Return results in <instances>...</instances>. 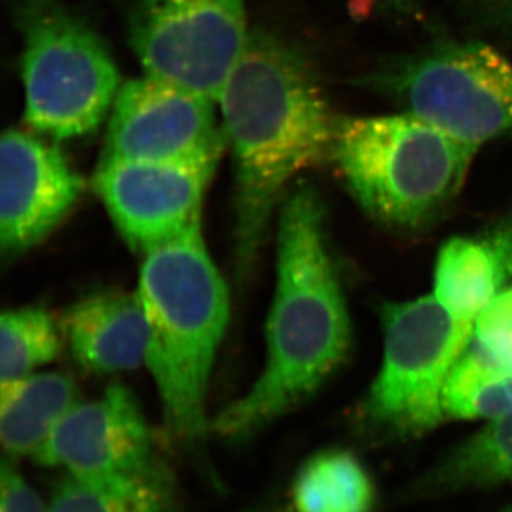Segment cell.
<instances>
[{
	"label": "cell",
	"instance_id": "6da1fadb",
	"mask_svg": "<svg viewBox=\"0 0 512 512\" xmlns=\"http://www.w3.org/2000/svg\"><path fill=\"white\" fill-rule=\"evenodd\" d=\"M217 104L234 163L235 262L245 279L289 184L332 157L338 116L301 47L265 29L251 30Z\"/></svg>",
	"mask_w": 512,
	"mask_h": 512
},
{
	"label": "cell",
	"instance_id": "7a4b0ae2",
	"mask_svg": "<svg viewBox=\"0 0 512 512\" xmlns=\"http://www.w3.org/2000/svg\"><path fill=\"white\" fill-rule=\"evenodd\" d=\"M325 228L318 191L306 183L289 188L279 208L265 366L248 392L211 420L221 439L247 441L298 409L348 356V306Z\"/></svg>",
	"mask_w": 512,
	"mask_h": 512
},
{
	"label": "cell",
	"instance_id": "3957f363",
	"mask_svg": "<svg viewBox=\"0 0 512 512\" xmlns=\"http://www.w3.org/2000/svg\"><path fill=\"white\" fill-rule=\"evenodd\" d=\"M137 295L146 313V366L170 436L200 448L211 433L207 394L229 322V293L202 221L144 252Z\"/></svg>",
	"mask_w": 512,
	"mask_h": 512
},
{
	"label": "cell",
	"instance_id": "277c9868",
	"mask_svg": "<svg viewBox=\"0 0 512 512\" xmlns=\"http://www.w3.org/2000/svg\"><path fill=\"white\" fill-rule=\"evenodd\" d=\"M477 151L402 111L338 117L330 158L370 217L390 228L417 231L456 200Z\"/></svg>",
	"mask_w": 512,
	"mask_h": 512
},
{
	"label": "cell",
	"instance_id": "5b68a950",
	"mask_svg": "<svg viewBox=\"0 0 512 512\" xmlns=\"http://www.w3.org/2000/svg\"><path fill=\"white\" fill-rule=\"evenodd\" d=\"M350 84L476 148L512 133V62L481 40L441 37L380 59Z\"/></svg>",
	"mask_w": 512,
	"mask_h": 512
},
{
	"label": "cell",
	"instance_id": "8992f818",
	"mask_svg": "<svg viewBox=\"0 0 512 512\" xmlns=\"http://www.w3.org/2000/svg\"><path fill=\"white\" fill-rule=\"evenodd\" d=\"M12 15L22 36L26 123L57 140L93 133L121 87L103 37L62 0H12Z\"/></svg>",
	"mask_w": 512,
	"mask_h": 512
},
{
	"label": "cell",
	"instance_id": "52a82bcc",
	"mask_svg": "<svg viewBox=\"0 0 512 512\" xmlns=\"http://www.w3.org/2000/svg\"><path fill=\"white\" fill-rule=\"evenodd\" d=\"M383 362L367 392L360 419L396 439H416L447 420L444 387L471 338L436 296L387 303L382 309Z\"/></svg>",
	"mask_w": 512,
	"mask_h": 512
},
{
	"label": "cell",
	"instance_id": "ba28073f",
	"mask_svg": "<svg viewBox=\"0 0 512 512\" xmlns=\"http://www.w3.org/2000/svg\"><path fill=\"white\" fill-rule=\"evenodd\" d=\"M248 0H134L128 42L146 74L218 101L247 47Z\"/></svg>",
	"mask_w": 512,
	"mask_h": 512
},
{
	"label": "cell",
	"instance_id": "9c48e42d",
	"mask_svg": "<svg viewBox=\"0 0 512 512\" xmlns=\"http://www.w3.org/2000/svg\"><path fill=\"white\" fill-rule=\"evenodd\" d=\"M215 104L150 74L130 80L114 100L100 160L217 167L228 144Z\"/></svg>",
	"mask_w": 512,
	"mask_h": 512
},
{
	"label": "cell",
	"instance_id": "30bf717a",
	"mask_svg": "<svg viewBox=\"0 0 512 512\" xmlns=\"http://www.w3.org/2000/svg\"><path fill=\"white\" fill-rule=\"evenodd\" d=\"M215 170L211 165L100 160L93 188L128 247L144 254L201 221Z\"/></svg>",
	"mask_w": 512,
	"mask_h": 512
},
{
	"label": "cell",
	"instance_id": "8fae6325",
	"mask_svg": "<svg viewBox=\"0 0 512 512\" xmlns=\"http://www.w3.org/2000/svg\"><path fill=\"white\" fill-rule=\"evenodd\" d=\"M82 177L62 151L35 134L10 128L0 144V249L15 258L35 248L73 210Z\"/></svg>",
	"mask_w": 512,
	"mask_h": 512
},
{
	"label": "cell",
	"instance_id": "7c38bea8",
	"mask_svg": "<svg viewBox=\"0 0 512 512\" xmlns=\"http://www.w3.org/2000/svg\"><path fill=\"white\" fill-rule=\"evenodd\" d=\"M33 460L94 480L140 473L160 458L136 397L113 384L99 399L77 403Z\"/></svg>",
	"mask_w": 512,
	"mask_h": 512
},
{
	"label": "cell",
	"instance_id": "4fadbf2b",
	"mask_svg": "<svg viewBox=\"0 0 512 512\" xmlns=\"http://www.w3.org/2000/svg\"><path fill=\"white\" fill-rule=\"evenodd\" d=\"M64 338L89 372H130L146 365L148 328L137 292L101 291L69 308Z\"/></svg>",
	"mask_w": 512,
	"mask_h": 512
},
{
	"label": "cell",
	"instance_id": "5bb4252c",
	"mask_svg": "<svg viewBox=\"0 0 512 512\" xmlns=\"http://www.w3.org/2000/svg\"><path fill=\"white\" fill-rule=\"evenodd\" d=\"M512 281V212L471 237L448 239L437 256L434 296L454 318L473 323Z\"/></svg>",
	"mask_w": 512,
	"mask_h": 512
},
{
	"label": "cell",
	"instance_id": "9a60e30c",
	"mask_svg": "<svg viewBox=\"0 0 512 512\" xmlns=\"http://www.w3.org/2000/svg\"><path fill=\"white\" fill-rule=\"evenodd\" d=\"M77 403L76 384L63 373H32L0 383V440L6 457H35Z\"/></svg>",
	"mask_w": 512,
	"mask_h": 512
},
{
	"label": "cell",
	"instance_id": "2e32d148",
	"mask_svg": "<svg viewBox=\"0 0 512 512\" xmlns=\"http://www.w3.org/2000/svg\"><path fill=\"white\" fill-rule=\"evenodd\" d=\"M49 512H184L170 468L158 460L136 474L110 478L66 476Z\"/></svg>",
	"mask_w": 512,
	"mask_h": 512
},
{
	"label": "cell",
	"instance_id": "e0dca14e",
	"mask_svg": "<svg viewBox=\"0 0 512 512\" xmlns=\"http://www.w3.org/2000/svg\"><path fill=\"white\" fill-rule=\"evenodd\" d=\"M296 512H373L376 488L363 464L345 450L320 451L296 474Z\"/></svg>",
	"mask_w": 512,
	"mask_h": 512
},
{
	"label": "cell",
	"instance_id": "ac0fdd59",
	"mask_svg": "<svg viewBox=\"0 0 512 512\" xmlns=\"http://www.w3.org/2000/svg\"><path fill=\"white\" fill-rule=\"evenodd\" d=\"M447 419H503L512 414V372L504 370L468 340L444 387Z\"/></svg>",
	"mask_w": 512,
	"mask_h": 512
},
{
	"label": "cell",
	"instance_id": "d6986e66",
	"mask_svg": "<svg viewBox=\"0 0 512 512\" xmlns=\"http://www.w3.org/2000/svg\"><path fill=\"white\" fill-rule=\"evenodd\" d=\"M64 333L52 313L40 306L9 309L0 318V379H20L53 362Z\"/></svg>",
	"mask_w": 512,
	"mask_h": 512
},
{
	"label": "cell",
	"instance_id": "ffe728a7",
	"mask_svg": "<svg viewBox=\"0 0 512 512\" xmlns=\"http://www.w3.org/2000/svg\"><path fill=\"white\" fill-rule=\"evenodd\" d=\"M471 342L512 372V286L498 293L474 320Z\"/></svg>",
	"mask_w": 512,
	"mask_h": 512
},
{
	"label": "cell",
	"instance_id": "44dd1931",
	"mask_svg": "<svg viewBox=\"0 0 512 512\" xmlns=\"http://www.w3.org/2000/svg\"><path fill=\"white\" fill-rule=\"evenodd\" d=\"M0 512H49V505L43 504L15 460L6 456L0 470Z\"/></svg>",
	"mask_w": 512,
	"mask_h": 512
},
{
	"label": "cell",
	"instance_id": "7402d4cb",
	"mask_svg": "<svg viewBox=\"0 0 512 512\" xmlns=\"http://www.w3.org/2000/svg\"><path fill=\"white\" fill-rule=\"evenodd\" d=\"M454 3L478 29L512 36V0H454Z\"/></svg>",
	"mask_w": 512,
	"mask_h": 512
},
{
	"label": "cell",
	"instance_id": "603a6c76",
	"mask_svg": "<svg viewBox=\"0 0 512 512\" xmlns=\"http://www.w3.org/2000/svg\"><path fill=\"white\" fill-rule=\"evenodd\" d=\"M421 0H349L352 8L360 6L365 12L377 15L409 18L419 10Z\"/></svg>",
	"mask_w": 512,
	"mask_h": 512
},
{
	"label": "cell",
	"instance_id": "cb8c5ba5",
	"mask_svg": "<svg viewBox=\"0 0 512 512\" xmlns=\"http://www.w3.org/2000/svg\"><path fill=\"white\" fill-rule=\"evenodd\" d=\"M245 512H276L274 505L269 503H259L254 505V507L249 508V510Z\"/></svg>",
	"mask_w": 512,
	"mask_h": 512
},
{
	"label": "cell",
	"instance_id": "d4e9b609",
	"mask_svg": "<svg viewBox=\"0 0 512 512\" xmlns=\"http://www.w3.org/2000/svg\"><path fill=\"white\" fill-rule=\"evenodd\" d=\"M510 512H512V511H510Z\"/></svg>",
	"mask_w": 512,
	"mask_h": 512
}]
</instances>
